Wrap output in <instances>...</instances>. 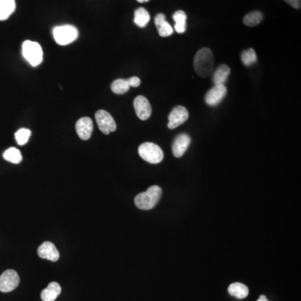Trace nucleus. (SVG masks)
Instances as JSON below:
<instances>
[{
	"label": "nucleus",
	"mask_w": 301,
	"mask_h": 301,
	"mask_svg": "<svg viewBox=\"0 0 301 301\" xmlns=\"http://www.w3.org/2000/svg\"><path fill=\"white\" fill-rule=\"evenodd\" d=\"M194 70L201 77H208L212 74L214 68V57L211 50L202 48L194 57Z\"/></svg>",
	"instance_id": "f257e3e1"
},
{
	"label": "nucleus",
	"mask_w": 301,
	"mask_h": 301,
	"mask_svg": "<svg viewBox=\"0 0 301 301\" xmlns=\"http://www.w3.org/2000/svg\"><path fill=\"white\" fill-rule=\"evenodd\" d=\"M162 191L159 186H152L146 192L141 193L135 197V204L142 210H150L158 204Z\"/></svg>",
	"instance_id": "f03ea898"
},
{
	"label": "nucleus",
	"mask_w": 301,
	"mask_h": 301,
	"mask_svg": "<svg viewBox=\"0 0 301 301\" xmlns=\"http://www.w3.org/2000/svg\"><path fill=\"white\" fill-rule=\"evenodd\" d=\"M138 152L144 161L152 164L160 163L164 158V153L161 147L152 142H145L142 144L138 148Z\"/></svg>",
	"instance_id": "7ed1b4c3"
},
{
	"label": "nucleus",
	"mask_w": 301,
	"mask_h": 301,
	"mask_svg": "<svg viewBox=\"0 0 301 301\" xmlns=\"http://www.w3.org/2000/svg\"><path fill=\"white\" fill-rule=\"evenodd\" d=\"M22 54L24 59L34 67L39 66L43 61V51L37 42L24 41L22 45Z\"/></svg>",
	"instance_id": "20e7f679"
},
{
	"label": "nucleus",
	"mask_w": 301,
	"mask_h": 301,
	"mask_svg": "<svg viewBox=\"0 0 301 301\" xmlns=\"http://www.w3.org/2000/svg\"><path fill=\"white\" fill-rule=\"evenodd\" d=\"M53 36L54 40L58 45H67L71 44L72 42L76 40L79 36V31L77 28L66 24V25H60L54 28L53 30Z\"/></svg>",
	"instance_id": "39448f33"
},
{
	"label": "nucleus",
	"mask_w": 301,
	"mask_h": 301,
	"mask_svg": "<svg viewBox=\"0 0 301 301\" xmlns=\"http://www.w3.org/2000/svg\"><path fill=\"white\" fill-rule=\"evenodd\" d=\"M96 123L102 133L108 135L117 130V124L112 116L106 110H100L96 113Z\"/></svg>",
	"instance_id": "423d86ee"
},
{
	"label": "nucleus",
	"mask_w": 301,
	"mask_h": 301,
	"mask_svg": "<svg viewBox=\"0 0 301 301\" xmlns=\"http://www.w3.org/2000/svg\"><path fill=\"white\" fill-rule=\"evenodd\" d=\"M18 283H19V277L15 270L8 269L0 275L1 292H11L18 287Z\"/></svg>",
	"instance_id": "0eeeda50"
},
{
	"label": "nucleus",
	"mask_w": 301,
	"mask_h": 301,
	"mask_svg": "<svg viewBox=\"0 0 301 301\" xmlns=\"http://www.w3.org/2000/svg\"><path fill=\"white\" fill-rule=\"evenodd\" d=\"M188 117L189 113L184 106H177L176 107L173 108L168 117V125H167L168 128L175 129L178 127L179 125L187 122Z\"/></svg>",
	"instance_id": "6e6552de"
},
{
	"label": "nucleus",
	"mask_w": 301,
	"mask_h": 301,
	"mask_svg": "<svg viewBox=\"0 0 301 301\" xmlns=\"http://www.w3.org/2000/svg\"><path fill=\"white\" fill-rule=\"evenodd\" d=\"M134 109L139 119L146 121L152 115V106L149 101L143 96H138L134 100Z\"/></svg>",
	"instance_id": "1a4fd4ad"
},
{
	"label": "nucleus",
	"mask_w": 301,
	"mask_h": 301,
	"mask_svg": "<svg viewBox=\"0 0 301 301\" xmlns=\"http://www.w3.org/2000/svg\"><path fill=\"white\" fill-rule=\"evenodd\" d=\"M227 94V88L224 85H215L209 89L205 96V102L209 106H215L219 104Z\"/></svg>",
	"instance_id": "9d476101"
},
{
	"label": "nucleus",
	"mask_w": 301,
	"mask_h": 301,
	"mask_svg": "<svg viewBox=\"0 0 301 301\" xmlns=\"http://www.w3.org/2000/svg\"><path fill=\"white\" fill-rule=\"evenodd\" d=\"M38 254L41 259L55 262L60 259V253L51 242H45L38 248Z\"/></svg>",
	"instance_id": "9b49d317"
},
{
	"label": "nucleus",
	"mask_w": 301,
	"mask_h": 301,
	"mask_svg": "<svg viewBox=\"0 0 301 301\" xmlns=\"http://www.w3.org/2000/svg\"><path fill=\"white\" fill-rule=\"evenodd\" d=\"M75 129L77 131L79 137L84 141L88 140L91 137L93 131L92 120L89 117H83L78 120L75 125Z\"/></svg>",
	"instance_id": "f8f14e48"
},
{
	"label": "nucleus",
	"mask_w": 301,
	"mask_h": 301,
	"mask_svg": "<svg viewBox=\"0 0 301 301\" xmlns=\"http://www.w3.org/2000/svg\"><path fill=\"white\" fill-rule=\"evenodd\" d=\"M190 143H191V137H189L188 134L182 133L177 136L173 142V155L176 158H181L188 149Z\"/></svg>",
	"instance_id": "ddd939ff"
},
{
	"label": "nucleus",
	"mask_w": 301,
	"mask_h": 301,
	"mask_svg": "<svg viewBox=\"0 0 301 301\" xmlns=\"http://www.w3.org/2000/svg\"><path fill=\"white\" fill-rule=\"evenodd\" d=\"M61 293V287L56 282H51L41 292L43 301H54Z\"/></svg>",
	"instance_id": "4468645a"
},
{
	"label": "nucleus",
	"mask_w": 301,
	"mask_h": 301,
	"mask_svg": "<svg viewBox=\"0 0 301 301\" xmlns=\"http://www.w3.org/2000/svg\"><path fill=\"white\" fill-rule=\"evenodd\" d=\"M15 0H0V20H6L15 12Z\"/></svg>",
	"instance_id": "2eb2a0df"
},
{
	"label": "nucleus",
	"mask_w": 301,
	"mask_h": 301,
	"mask_svg": "<svg viewBox=\"0 0 301 301\" xmlns=\"http://www.w3.org/2000/svg\"><path fill=\"white\" fill-rule=\"evenodd\" d=\"M231 73V70L227 65L219 66L213 74L212 81L215 85H224Z\"/></svg>",
	"instance_id": "dca6fc26"
},
{
	"label": "nucleus",
	"mask_w": 301,
	"mask_h": 301,
	"mask_svg": "<svg viewBox=\"0 0 301 301\" xmlns=\"http://www.w3.org/2000/svg\"><path fill=\"white\" fill-rule=\"evenodd\" d=\"M229 293L232 296H234L237 299L242 300L247 297L248 295V289L244 283H233L229 287Z\"/></svg>",
	"instance_id": "f3484780"
},
{
	"label": "nucleus",
	"mask_w": 301,
	"mask_h": 301,
	"mask_svg": "<svg viewBox=\"0 0 301 301\" xmlns=\"http://www.w3.org/2000/svg\"><path fill=\"white\" fill-rule=\"evenodd\" d=\"M173 20L176 22L175 30L178 34L184 33L187 30V15L184 11L178 10L173 15Z\"/></svg>",
	"instance_id": "a211bd4d"
},
{
	"label": "nucleus",
	"mask_w": 301,
	"mask_h": 301,
	"mask_svg": "<svg viewBox=\"0 0 301 301\" xmlns=\"http://www.w3.org/2000/svg\"><path fill=\"white\" fill-rule=\"evenodd\" d=\"M150 21V15L148 11L144 8H139L135 11L134 23L138 27H146Z\"/></svg>",
	"instance_id": "6ab92c4d"
},
{
	"label": "nucleus",
	"mask_w": 301,
	"mask_h": 301,
	"mask_svg": "<svg viewBox=\"0 0 301 301\" xmlns=\"http://www.w3.org/2000/svg\"><path fill=\"white\" fill-rule=\"evenodd\" d=\"M3 158L9 162L18 164L22 161L23 157H22V154H21L19 150L15 148V147H10L3 153Z\"/></svg>",
	"instance_id": "aec40b11"
},
{
	"label": "nucleus",
	"mask_w": 301,
	"mask_h": 301,
	"mask_svg": "<svg viewBox=\"0 0 301 301\" xmlns=\"http://www.w3.org/2000/svg\"><path fill=\"white\" fill-rule=\"evenodd\" d=\"M130 89L128 81L124 79H118L111 84V90L117 95H123L128 91Z\"/></svg>",
	"instance_id": "412c9836"
},
{
	"label": "nucleus",
	"mask_w": 301,
	"mask_h": 301,
	"mask_svg": "<svg viewBox=\"0 0 301 301\" xmlns=\"http://www.w3.org/2000/svg\"><path fill=\"white\" fill-rule=\"evenodd\" d=\"M263 20V15L259 11H253V12L248 14L245 18H244V24L249 27H253L256 26L260 24V22Z\"/></svg>",
	"instance_id": "4be33fe9"
},
{
	"label": "nucleus",
	"mask_w": 301,
	"mask_h": 301,
	"mask_svg": "<svg viewBox=\"0 0 301 301\" xmlns=\"http://www.w3.org/2000/svg\"><path fill=\"white\" fill-rule=\"evenodd\" d=\"M242 62L246 66H250L257 62L256 52L253 49H248L245 51L241 54Z\"/></svg>",
	"instance_id": "5701e85b"
},
{
	"label": "nucleus",
	"mask_w": 301,
	"mask_h": 301,
	"mask_svg": "<svg viewBox=\"0 0 301 301\" xmlns=\"http://www.w3.org/2000/svg\"><path fill=\"white\" fill-rule=\"evenodd\" d=\"M31 136V131L29 129L21 128L15 133V139L19 146H24L27 143Z\"/></svg>",
	"instance_id": "b1692460"
},
{
	"label": "nucleus",
	"mask_w": 301,
	"mask_h": 301,
	"mask_svg": "<svg viewBox=\"0 0 301 301\" xmlns=\"http://www.w3.org/2000/svg\"><path fill=\"white\" fill-rule=\"evenodd\" d=\"M157 29H158L159 35L161 36V37H168V36L172 35L173 34V29L171 26L170 24L167 22V21H164Z\"/></svg>",
	"instance_id": "393cba45"
},
{
	"label": "nucleus",
	"mask_w": 301,
	"mask_h": 301,
	"mask_svg": "<svg viewBox=\"0 0 301 301\" xmlns=\"http://www.w3.org/2000/svg\"><path fill=\"white\" fill-rule=\"evenodd\" d=\"M127 81H128L130 87H138L141 85L140 79L138 77H136V76L127 79Z\"/></svg>",
	"instance_id": "a878e982"
},
{
	"label": "nucleus",
	"mask_w": 301,
	"mask_h": 301,
	"mask_svg": "<svg viewBox=\"0 0 301 301\" xmlns=\"http://www.w3.org/2000/svg\"><path fill=\"white\" fill-rule=\"evenodd\" d=\"M164 21H166V16L163 14H158L155 17L156 27H159V25L162 24Z\"/></svg>",
	"instance_id": "bb28decb"
},
{
	"label": "nucleus",
	"mask_w": 301,
	"mask_h": 301,
	"mask_svg": "<svg viewBox=\"0 0 301 301\" xmlns=\"http://www.w3.org/2000/svg\"><path fill=\"white\" fill-rule=\"evenodd\" d=\"M283 1L289 3V5L293 7L294 9H301V1L300 0H283Z\"/></svg>",
	"instance_id": "cd10ccee"
},
{
	"label": "nucleus",
	"mask_w": 301,
	"mask_h": 301,
	"mask_svg": "<svg viewBox=\"0 0 301 301\" xmlns=\"http://www.w3.org/2000/svg\"><path fill=\"white\" fill-rule=\"evenodd\" d=\"M268 301V300H267V298H266L265 295H261V296H260V299H259V300H258V301Z\"/></svg>",
	"instance_id": "c85d7f7f"
},
{
	"label": "nucleus",
	"mask_w": 301,
	"mask_h": 301,
	"mask_svg": "<svg viewBox=\"0 0 301 301\" xmlns=\"http://www.w3.org/2000/svg\"><path fill=\"white\" fill-rule=\"evenodd\" d=\"M137 2H139V3H146V2H148L149 0H137Z\"/></svg>",
	"instance_id": "c756f323"
},
{
	"label": "nucleus",
	"mask_w": 301,
	"mask_h": 301,
	"mask_svg": "<svg viewBox=\"0 0 301 301\" xmlns=\"http://www.w3.org/2000/svg\"><path fill=\"white\" fill-rule=\"evenodd\" d=\"M300 1H301V0H300Z\"/></svg>",
	"instance_id": "7c9ffc66"
}]
</instances>
